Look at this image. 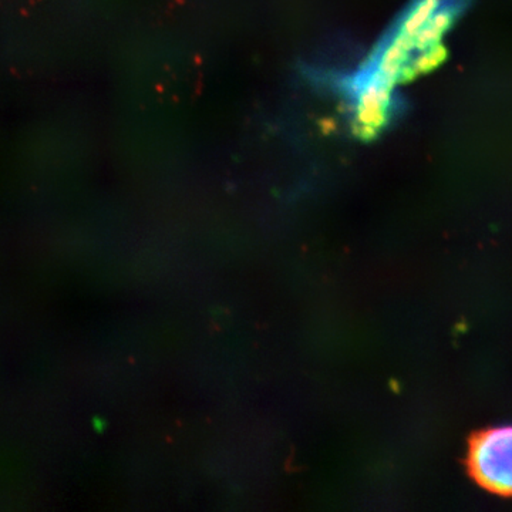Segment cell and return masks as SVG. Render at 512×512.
Returning a JSON list of instances; mask_svg holds the SVG:
<instances>
[{
  "mask_svg": "<svg viewBox=\"0 0 512 512\" xmlns=\"http://www.w3.org/2000/svg\"><path fill=\"white\" fill-rule=\"evenodd\" d=\"M470 466L485 488L512 495V426L497 427L478 436L471 447Z\"/></svg>",
  "mask_w": 512,
  "mask_h": 512,
  "instance_id": "obj_1",
  "label": "cell"
}]
</instances>
